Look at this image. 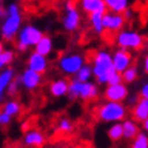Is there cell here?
<instances>
[{"mask_svg":"<svg viewBox=\"0 0 148 148\" xmlns=\"http://www.w3.org/2000/svg\"><path fill=\"white\" fill-rule=\"evenodd\" d=\"M56 148H64V147H56Z\"/></svg>","mask_w":148,"mask_h":148,"instance_id":"obj_42","label":"cell"},{"mask_svg":"<svg viewBox=\"0 0 148 148\" xmlns=\"http://www.w3.org/2000/svg\"><path fill=\"white\" fill-rule=\"evenodd\" d=\"M19 79V84L23 86V88H26L29 91H34L42 83V75H38L36 72L30 71V69H25L22 72V75L18 77Z\"/></svg>","mask_w":148,"mask_h":148,"instance_id":"obj_13","label":"cell"},{"mask_svg":"<svg viewBox=\"0 0 148 148\" xmlns=\"http://www.w3.org/2000/svg\"><path fill=\"white\" fill-rule=\"evenodd\" d=\"M122 83V77H121V73H118V72L113 71L108 77V86H114V84H120Z\"/></svg>","mask_w":148,"mask_h":148,"instance_id":"obj_30","label":"cell"},{"mask_svg":"<svg viewBox=\"0 0 148 148\" xmlns=\"http://www.w3.org/2000/svg\"><path fill=\"white\" fill-rule=\"evenodd\" d=\"M68 84L69 82L65 77H57L54 80L50 82L49 84V92L54 98H61L68 92Z\"/></svg>","mask_w":148,"mask_h":148,"instance_id":"obj_15","label":"cell"},{"mask_svg":"<svg viewBox=\"0 0 148 148\" xmlns=\"http://www.w3.org/2000/svg\"><path fill=\"white\" fill-rule=\"evenodd\" d=\"M129 95V91H128V87L124 83H120V84H114V86H106V88L103 91V97L108 102H118L122 103L128 98Z\"/></svg>","mask_w":148,"mask_h":148,"instance_id":"obj_10","label":"cell"},{"mask_svg":"<svg viewBox=\"0 0 148 148\" xmlns=\"http://www.w3.org/2000/svg\"><path fill=\"white\" fill-rule=\"evenodd\" d=\"M102 15L103 14L101 12H94V14H90L88 15V21H90V26L92 27L97 34H102L105 30H103V26H102Z\"/></svg>","mask_w":148,"mask_h":148,"instance_id":"obj_23","label":"cell"},{"mask_svg":"<svg viewBox=\"0 0 148 148\" xmlns=\"http://www.w3.org/2000/svg\"><path fill=\"white\" fill-rule=\"evenodd\" d=\"M22 112V105L18 102V101H15V99H10L7 102L3 103V108H1V113H4L7 114L8 117H16L21 114Z\"/></svg>","mask_w":148,"mask_h":148,"instance_id":"obj_22","label":"cell"},{"mask_svg":"<svg viewBox=\"0 0 148 148\" xmlns=\"http://www.w3.org/2000/svg\"><path fill=\"white\" fill-rule=\"evenodd\" d=\"M67 95L71 99H83V101H92V99L98 98L99 95V88L98 84L94 82H77L76 79H73L69 82L68 84V92Z\"/></svg>","mask_w":148,"mask_h":148,"instance_id":"obj_3","label":"cell"},{"mask_svg":"<svg viewBox=\"0 0 148 148\" xmlns=\"http://www.w3.org/2000/svg\"><path fill=\"white\" fill-rule=\"evenodd\" d=\"M124 25H125V19L122 18L121 14H114L106 11L102 15L103 30H108L110 33H118L120 30H122Z\"/></svg>","mask_w":148,"mask_h":148,"instance_id":"obj_11","label":"cell"},{"mask_svg":"<svg viewBox=\"0 0 148 148\" xmlns=\"http://www.w3.org/2000/svg\"><path fill=\"white\" fill-rule=\"evenodd\" d=\"M76 80L77 82H82V83H86V82H91L92 79V71H91V65L88 64H84L82 65L80 69L76 72Z\"/></svg>","mask_w":148,"mask_h":148,"instance_id":"obj_25","label":"cell"},{"mask_svg":"<svg viewBox=\"0 0 148 148\" xmlns=\"http://www.w3.org/2000/svg\"><path fill=\"white\" fill-rule=\"evenodd\" d=\"M108 137L112 141H118V140L122 139V126L121 122H116V124H112L108 129Z\"/></svg>","mask_w":148,"mask_h":148,"instance_id":"obj_26","label":"cell"},{"mask_svg":"<svg viewBox=\"0 0 148 148\" xmlns=\"http://www.w3.org/2000/svg\"><path fill=\"white\" fill-rule=\"evenodd\" d=\"M0 1H1V0H0Z\"/></svg>","mask_w":148,"mask_h":148,"instance_id":"obj_43","label":"cell"},{"mask_svg":"<svg viewBox=\"0 0 148 148\" xmlns=\"http://www.w3.org/2000/svg\"><path fill=\"white\" fill-rule=\"evenodd\" d=\"M14 57H15L14 50L4 49L3 52H1V53H0V64H1V67H3V68H7L10 64L14 61Z\"/></svg>","mask_w":148,"mask_h":148,"instance_id":"obj_28","label":"cell"},{"mask_svg":"<svg viewBox=\"0 0 148 148\" xmlns=\"http://www.w3.org/2000/svg\"><path fill=\"white\" fill-rule=\"evenodd\" d=\"M19 86H21V84H19V79H16V80H12L8 86H7V88H5V94L10 95V97H14V95L18 92Z\"/></svg>","mask_w":148,"mask_h":148,"instance_id":"obj_31","label":"cell"},{"mask_svg":"<svg viewBox=\"0 0 148 148\" xmlns=\"http://www.w3.org/2000/svg\"><path fill=\"white\" fill-rule=\"evenodd\" d=\"M44 33L40 27L34 26V25H26L22 26L21 30L18 32L16 37V48L21 52H26L29 48H34L37 45V42L42 38Z\"/></svg>","mask_w":148,"mask_h":148,"instance_id":"obj_4","label":"cell"},{"mask_svg":"<svg viewBox=\"0 0 148 148\" xmlns=\"http://www.w3.org/2000/svg\"><path fill=\"white\" fill-rule=\"evenodd\" d=\"M126 99H128V103H129L130 106L133 108V106H135V103L137 102V99H139V98H137V97H128Z\"/></svg>","mask_w":148,"mask_h":148,"instance_id":"obj_36","label":"cell"},{"mask_svg":"<svg viewBox=\"0 0 148 148\" xmlns=\"http://www.w3.org/2000/svg\"><path fill=\"white\" fill-rule=\"evenodd\" d=\"M137 76H139V68H137V65H133V64L121 73L122 83H133L137 79Z\"/></svg>","mask_w":148,"mask_h":148,"instance_id":"obj_24","label":"cell"},{"mask_svg":"<svg viewBox=\"0 0 148 148\" xmlns=\"http://www.w3.org/2000/svg\"><path fill=\"white\" fill-rule=\"evenodd\" d=\"M80 12L75 7V3L72 0H68L65 3V14L63 16V27L68 33L76 32L80 26Z\"/></svg>","mask_w":148,"mask_h":148,"instance_id":"obj_8","label":"cell"},{"mask_svg":"<svg viewBox=\"0 0 148 148\" xmlns=\"http://www.w3.org/2000/svg\"><path fill=\"white\" fill-rule=\"evenodd\" d=\"M22 14L16 12V14H5V19L1 23L0 27V34L1 38L4 41H12L15 38V36L18 34V32L22 27Z\"/></svg>","mask_w":148,"mask_h":148,"instance_id":"obj_7","label":"cell"},{"mask_svg":"<svg viewBox=\"0 0 148 148\" xmlns=\"http://www.w3.org/2000/svg\"><path fill=\"white\" fill-rule=\"evenodd\" d=\"M48 67H49L48 57L41 56V54L36 53V52L29 54V57H27V69L36 72L38 75H44L48 71Z\"/></svg>","mask_w":148,"mask_h":148,"instance_id":"obj_12","label":"cell"},{"mask_svg":"<svg viewBox=\"0 0 148 148\" xmlns=\"http://www.w3.org/2000/svg\"><path fill=\"white\" fill-rule=\"evenodd\" d=\"M79 5L80 8L84 11L86 14H94V12H101L105 14L108 10L105 7V3L103 0H80L79 1Z\"/></svg>","mask_w":148,"mask_h":148,"instance_id":"obj_17","label":"cell"},{"mask_svg":"<svg viewBox=\"0 0 148 148\" xmlns=\"http://www.w3.org/2000/svg\"><path fill=\"white\" fill-rule=\"evenodd\" d=\"M121 126H122V137L126 140H133L140 133V126L135 120L125 118L121 122Z\"/></svg>","mask_w":148,"mask_h":148,"instance_id":"obj_19","label":"cell"},{"mask_svg":"<svg viewBox=\"0 0 148 148\" xmlns=\"http://www.w3.org/2000/svg\"><path fill=\"white\" fill-rule=\"evenodd\" d=\"M34 49H36L34 50L36 53L48 57V56L53 52V40H52V37L44 34L42 38H41V40L37 42V45L34 46Z\"/></svg>","mask_w":148,"mask_h":148,"instance_id":"obj_20","label":"cell"},{"mask_svg":"<svg viewBox=\"0 0 148 148\" xmlns=\"http://www.w3.org/2000/svg\"><path fill=\"white\" fill-rule=\"evenodd\" d=\"M92 77H95L97 84H106L109 75L114 71L112 64V53L109 50H98L92 56Z\"/></svg>","mask_w":148,"mask_h":148,"instance_id":"obj_1","label":"cell"},{"mask_svg":"<svg viewBox=\"0 0 148 148\" xmlns=\"http://www.w3.org/2000/svg\"><path fill=\"white\" fill-rule=\"evenodd\" d=\"M10 122H11V117L0 112V126H7Z\"/></svg>","mask_w":148,"mask_h":148,"instance_id":"obj_33","label":"cell"},{"mask_svg":"<svg viewBox=\"0 0 148 148\" xmlns=\"http://www.w3.org/2000/svg\"><path fill=\"white\" fill-rule=\"evenodd\" d=\"M3 16H5V11H4V7H3V4H1V1H0V19L3 18Z\"/></svg>","mask_w":148,"mask_h":148,"instance_id":"obj_37","label":"cell"},{"mask_svg":"<svg viewBox=\"0 0 148 148\" xmlns=\"http://www.w3.org/2000/svg\"><path fill=\"white\" fill-rule=\"evenodd\" d=\"M121 15H122V18L125 19V21H128V19H132V16H133V11H132V8H126Z\"/></svg>","mask_w":148,"mask_h":148,"instance_id":"obj_35","label":"cell"},{"mask_svg":"<svg viewBox=\"0 0 148 148\" xmlns=\"http://www.w3.org/2000/svg\"><path fill=\"white\" fill-rule=\"evenodd\" d=\"M1 69H3V67H1V64H0V71H1Z\"/></svg>","mask_w":148,"mask_h":148,"instance_id":"obj_41","label":"cell"},{"mask_svg":"<svg viewBox=\"0 0 148 148\" xmlns=\"http://www.w3.org/2000/svg\"><path fill=\"white\" fill-rule=\"evenodd\" d=\"M143 129L147 132L148 130V120H145V121H143Z\"/></svg>","mask_w":148,"mask_h":148,"instance_id":"obj_39","label":"cell"},{"mask_svg":"<svg viewBox=\"0 0 148 148\" xmlns=\"http://www.w3.org/2000/svg\"><path fill=\"white\" fill-rule=\"evenodd\" d=\"M132 116H133V120L136 122H143L148 120V99H137V102L135 103V106L132 109Z\"/></svg>","mask_w":148,"mask_h":148,"instance_id":"obj_18","label":"cell"},{"mask_svg":"<svg viewBox=\"0 0 148 148\" xmlns=\"http://www.w3.org/2000/svg\"><path fill=\"white\" fill-rule=\"evenodd\" d=\"M86 64V58L80 53H65L58 58L57 67L67 76L76 75V72L80 69L82 65Z\"/></svg>","mask_w":148,"mask_h":148,"instance_id":"obj_6","label":"cell"},{"mask_svg":"<svg viewBox=\"0 0 148 148\" xmlns=\"http://www.w3.org/2000/svg\"><path fill=\"white\" fill-rule=\"evenodd\" d=\"M46 141L45 135L40 129H29L23 136V144L27 147L40 148L42 147Z\"/></svg>","mask_w":148,"mask_h":148,"instance_id":"obj_14","label":"cell"},{"mask_svg":"<svg viewBox=\"0 0 148 148\" xmlns=\"http://www.w3.org/2000/svg\"><path fill=\"white\" fill-rule=\"evenodd\" d=\"M4 50V44H3V41H0V53Z\"/></svg>","mask_w":148,"mask_h":148,"instance_id":"obj_40","label":"cell"},{"mask_svg":"<svg viewBox=\"0 0 148 148\" xmlns=\"http://www.w3.org/2000/svg\"><path fill=\"white\" fill-rule=\"evenodd\" d=\"M145 38L141 33L136 30H120L116 36V44L120 49L140 50L144 46Z\"/></svg>","mask_w":148,"mask_h":148,"instance_id":"obj_5","label":"cell"},{"mask_svg":"<svg viewBox=\"0 0 148 148\" xmlns=\"http://www.w3.org/2000/svg\"><path fill=\"white\" fill-rule=\"evenodd\" d=\"M56 129H57V132H60V133H69V132L73 129V124H72V121L69 118L64 117V118H61V120L58 121Z\"/></svg>","mask_w":148,"mask_h":148,"instance_id":"obj_29","label":"cell"},{"mask_svg":"<svg viewBox=\"0 0 148 148\" xmlns=\"http://www.w3.org/2000/svg\"><path fill=\"white\" fill-rule=\"evenodd\" d=\"M140 98L148 99V83H144L140 88Z\"/></svg>","mask_w":148,"mask_h":148,"instance_id":"obj_34","label":"cell"},{"mask_svg":"<svg viewBox=\"0 0 148 148\" xmlns=\"http://www.w3.org/2000/svg\"><path fill=\"white\" fill-rule=\"evenodd\" d=\"M103 3L109 12L122 14L126 8H129V0H103Z\"/></svg>","mask_w":148,"mask_h":148,"instance_id":"obj_21","label":"cell"},{"mask_svg":"<svg viewBox=\"0 0 148 148\" xmlns=\"http://www.w3.org/2000/svg\"><path fill=\"white\" fill-rule=\"evenodd\" d=\"M130 148H148V136L147 133H141L136 136L135 139L132 140V145Z\"/></svg>","mask_w":148,"mask_h":148,"instance_id":"obj_27","label":"cell"},{"mask_svg":"<svg viewBox=\"0 0 148 148\" xmlns=\"http://www.w3.org/2000/svg\"><path fill=\"white\" fill-rule=\"evenodd\" d=\"M126 106L124 103L118 102H103L101 103L97 109V118L102 122H109V124H116V122H122L126 117Z\"/></svg>","mask_w":148,"mask_h":148,"instance_id":"obj_2","label":"cell"},{"mask_svg":"<svg viewBox=\"0 0 148 148\" xmlns=\"http://www.w3.org/2000/svg\"><path fill=\"white\" fill-rule=\"evenodd\" d=\"M133 63V56L130 52L125 49H118L112 54V64L114 71L118 73H122L128 67H130Z\"/></svg>","mask_w":148,"mask_h":148,"instance_id":"obj_9","label":"cell"},{"mask_svg":"<svg viewBox=\"0 0 148 148\" xmlns=\"http://www.w3.org/2000/svg\"><path fill=\"white\" fill-rule=\"evenodd\" d=\"M14 77H15L14 68L7 67V68H3V69L0 71V103H3V101H4L5 88H7V86L14 80Z\"/></svg>","mask_w":148,"mask_h":148,"instance_id":"obj_16","label":"cell"},{"mask_svg":"<svg viewBox=\"0 0 148 148\" xmlns=\"http://www.w3.org/2000/svg\"><path fill=\"white\" fill-rule=\"evenodd\" d=\"M143 67H144V71L148 72V57L145 56V58H144V64H143Z\"/></svg>","mask_w":148,"mask_h":148,"instance_id":"obj_38","label":"cell"},{"mask_svg":"<svg viewBox=\"0 0 148 148\" xmlns=\"http://www.w3.org/2000/svg\"><path fill=\"white\" fill-rule=\"evenodd\" d=\"M16 12H21V8H19L18 3H11L8 5V8L5 10V14H16Z\"/></svg>","mask_w":148,"mask_h":148,"instance_id":"obj_32","label":"cell"}]
</instances>
